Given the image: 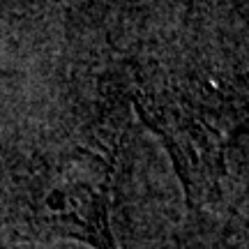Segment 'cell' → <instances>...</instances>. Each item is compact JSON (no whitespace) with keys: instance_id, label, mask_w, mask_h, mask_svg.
Returning a JSON list of instances; mask_svg holds the SVG:
<instances>
[{"instance_id":"7a4b0ae2","label":"cell","mask_w":249,"mask_h":249,"mask_svg":"<svg viewBox=\"0 0 249 249\" xmlns=\"http://www.w3.org/2000/svg\"><path fill=\"white\" fill-rule=\"evenodd\" d=\"M118 143L76 148L55 166L30 203L26 226L39 238H62L90 249H120L113 231Z\"/></svg>"},{"instance_id":"6da1fadb","label":"cell","mask_w":249,"mask_h":249,"mask_svg":"<svg viewBox=\"0 0 249 249\" xmlns=\"http://www.w3.org/2000/svg\"><path fill=\"white\" fill-rule=\"evenodd\" d=\"M134 104L176 166L187 203H213L226 176V155L238 113L222 92L208 86L136 90Z\"/></svg>"}]
</instances>
